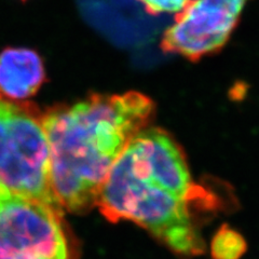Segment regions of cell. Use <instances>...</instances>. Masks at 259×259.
Returning <instances> with one entry per match:
<instances>
[{
    "label": "cell",
    "mask_w": 259,
    "mask_h": 259,
    "mask_svg": "<svg viewBox=\"0 0 259 259\" xmlns=\"http://www.w3.org/2000/svg\"><path fill=\"white\" fill-rule=\"evenodd\" d=\"M248 0H190L161 40L162 50L190 61L216 52L228 41Z\"/></svg>",
    "instance_id": "5b68a950"
},
{
    "label": "cell",
    "mask_w": 259,
    "mask_h": 259,
    "mask_svg": "<svg viewBox=\"0 0 259 259\" xmlns=\"http://www.w3.org/2000/svg\"><path fill=\"white\" fill-rule=\"evenodd\" d=\"M246 250L245 238L228 224L222 225L210 241L212 259H241Z\"/></svg>",
    "instance_id": "52a82bcc"
},
{
    "label": "cell",
    "mask_w": 259,
    "mask_h": 259,
    "mask_svg": "<svg viewBox=\"0 0 259 259\" xmlns=\"http://www.w3.org/2000/svg\"><path fill=\"white\" fill-rule=\"evenodd\" d=\"M152 110L149 97L127 92L93 95L42 119L52 187L62 207L77 212L95 203L112 166Z\"/></svg>",
    "instance_id": "7a4b0ae2"
},
{
    "label": "cell",
    "mask_w": 259,
    "mask_h": 259,
    "mask_svg": "<svg viewBox=\"0 0 259 259\" xmlns=\"http://www.w3.org/2000/svg\"><path fill=\"white\" fill-rule=\"evenodd\" d=\"M199 188L172 137L159 128L142 130L112 166L95 204L109 221L134 222L174 253L196 257L205 250L193 223Z\"/></svg>",
    "instance_id": "6da1fadb"
},
{
    "label": "cell",
    "mask_w": 259,
    "mask_h": 259,
    "mask_svg": "<svg viewBox=\"0 0 259 259\" xmlns=\"http://www.w3.org/2000/svg\"><path fill=\"white\" fill-rule=\"evenodd\" d=\"M150 15L181 12L190 0H137Z\"/></svg>",
    "instance_id": "ba28073f"
},
{
    "label": "cell",
    "mask_w": 259,
    "mask_h": 259,
    "mask_svg": "<svg viewBox=\"0 0 259 259\" xmlns=\"http://www.w3.org/2000/svg\"><path fill=\"white\" fill-rule=\"evenodd\" d=\"M61 215L0 180V259H69Z\"/></svg>",
    "instance_id": "277c9868"
},
{
    "label": "cell",
    "mask_w": 259,
    "mask_h": 259,
    "mask_svg": "<svg viewBox=\"0 0 259 259\" xmlns=\"http://www.w3.org/2000/svg\"><path fill=\"white\" fill-rule=\"evenodd\" d=\"M46 78L39 54L30 49L7 48L0 52V94L12 100L34 95Z\"/></svg>",
    "instance_id": "8992f818"
},
{
    "label": "cell",
    "mask_w": 259,
    "mask_h": 259,
    "mask_svg": "<svg viewBox=\"0 0 259 259\" xmlns=\"http://www.w3.org/2000/svg\"><path fill=\"white\" fill-rule=\"evenodd\" d=\"M0 180L12 190L62 214L52 187L42 123L0 95Z\"/></svg>",
    "instance_id": "3957f363"
}]
</instances>
